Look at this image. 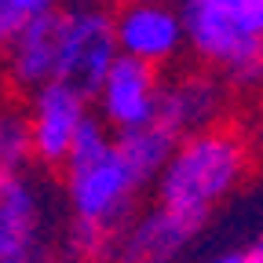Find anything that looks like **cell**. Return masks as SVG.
<instances>
[{
  "instance_id": "obj_2",
  "label": "cell",
  "mask_w": 263,
  "mask_h": 263,
  "mask_svg": "<svg viewBox=\"0 0 263 263\" xmlns=\"http://www.w3.org/2000/svg\"><path fill=\"white\" fill-rule=\"evenodd\" d=\"M249 143L234 128H201L176 139L168 161L154 176L157 205L183 216L201 230L209 216L227 201L249 176Z\"/></svg>"
},
{
  "instance_id": "obj_3",
  "label": "cell",
  "mask_w": 263,
  "mask_h": 263,
  "mask_svg": "<svg viewBox=\"0 0 263 263\" xmlns=\"http://www.w3.org/2000/svg\"><path fill=\"white\" fill-rule=\"evenodd\" d=\"M183 44H190L205 62L219 66L238 84L259 77L263 37L241 29L223 0H179Z\"/></svg>"
},
{
  "instance_id": "obj_18",
  "label": "cell",
  "mask_w": 263,
  "mask_h": 263,
  "mask_svg": "<svg viewBox=\"0 0 263 263\" xmlns=\"http://www.w3.org/2000/svg\"><path fill=\"white\" fill-rule=\"evenodd\" d=\"M81 4H95V0H81Z\"/></svg>"
},
{
  "instance_id": "obj_7",
  "label": "cell",
  "mask_w": 263,
  "mask_h": 263,
  "mask_svg": "<svg viewBox=\"0 0 263 263\" xmlns=\"http://www.w3.org/2000/svg\"><path fill=\"white\" fill-rule=\"evenodd\" d=\"M157 91H161V77L157 66H146L139 59L117 55L110 62V70L103 73L95 95L99 99V114H103V124L114 132H128L150 124L157 114Z\"/></svg>"
},
{
  "instance_id": "obj_15",
  "label": "cell",
  "mask_w": 263,
  "mask_h": 263,
  "mask_svg": "<svg viewBox=\"0 0 263 263\" xmlns=\"http://www.w3.org/2000/svg\"><path fill=\"white\" fill-rule=\"evenodd\" d=\"M205 263H263V245L252 241V245H245V249H227V252H216V256L205 259Z\"/></svg>"
},
{
  "instance_id": "obj_12",
  "label": "cell",
  "mask_w": 263,
  "mask_h": 263,
  "mask_svg": "<svg viewBox=\"0 0 263 263\" xmlns=\"http://www.w3.org/2000/svg\"><path fill=\"white\" fill-rule=\"evenodd\" d=\"M114 143H117L121 157L128 161V168L139 176V183L150 186L154 176L161 172V164L168 161V154L176 146V136L168 128H161L157 121H150V124L128 128V132H114Z\"/></svg>"
},
{
  "instance_id": "obj_11",
  "label": "cell",
  "mask_w": 263,
  "mask_h": 263,
  "mask_svg": "<svg viewBox=\"0 0 263 263\" xmlns=\"http://www.w3.org/2000/svg\"><path fill=\"white\" fill-rule=\"evenodd\" d=\"M219 110H223V88L205 73H186L176 77L172 84H161L154 121L168 128L176 139H183L190 132L212 128L219 121Z\"/></svg>"
},
{
  "instance_id": "obj_9",
  "label": "cell",
  "mask_w": 263,
  "mask_h": 263,
  "mask_svg": "<svg viewBox=\"0 0 263 263\" xmlns=\"http://www.w3.org/2000/svg\"><path fill=\"white\" fill-rule=\"evenodd\" d=\"M194 234H197L194 223L154 205L143 216H132L117 230L110 256H114V263H176Z\"/></svg>"
},
{
  "instance_id": "obj_1",
  "label": "cell",
  "mask_w": 263,
  "mask_h": 263,
  "mask_svg": "<svg viewBox=\"0 0 263 263\" xmlns=\"http://www.w3.org/2000/svg\"><path fill=\"white\" fill-rule=\"evenodd\" d=\"M59 168L66 172V205L73 212L70 249L81 259L110 252L117 230L136 216L143 190L139 176L121 157L110 128L88 114Z\"/></svg>"
},
{
  "instance_id": "obj_6",
  "label": "cell",
  "mask_w": 263,
  "mask_h": 263,
  "mask_svg": "<svg viewBox=\"0 0 263 263\" xmlns=\"http://www.w3.org/2000/svg\"><path fill=\"white\" fill-rule=\"evenodd\" d=\"M0 263H44V194L26 172H0Z\"/></svg>"
},
{
  "instance_id": "obj_4",
  "label": "cell",
  "mask_w": 263,
  "mask_h": 263,
  "mask_svg": "<svg viewBox=\"0 0 263 263\" xmlns=\"http://www.w3.org/2000/svg\"><path fill=\"white\" fill-rule=\"evenodd\" d=\"M114 59H117V41H114L110 11H103L99 4H73L70 11H62L55 81L70 84L73 91L91 99Z\"/></svg>"
},
{
  "instance_id": "obj_13",
  "label": "cell",
  "mask_w": 263,
  "mask_h": 263,
  "mask_svg": "<svg viewBox=\"0 0 263 263\" xmlns=\"http://www.w3.org/2000/svg\"><path fill=\"white\" fill-rule=\"evenodd\" d=\"M33 161L29 124L22 110H0V172H26Z\"/></svg>"
},
{
  "instance_id": "obj_16",
  "label": "cell",
  "mask_w": 263,
  "mask_h": 263,
  "mask_svg": "<svg viewBox=\"0 0 263 263\" xmlns=\"http://www.w3.org/2000/svg\"><path fill=\"white\" fill-rule=\"evenodd\" d=\"M59 0H26V8H29V15H41V11H48V8H55Z\"/></svg>"
},
{
  "instance_id": "obj_14",
  "label": "cell",
  "mask_w": 263,
  "mask_h": 263,
  "mask_svg": "<svg viewBox=\"0 0 263 263\" xmlns=\"http://www.w3.org/2000/svg\"><path fill=\"white\" fill-rule=\"evenodd\" d=\"M26 18H33L26 0H0V41H8Z\"/></svg>"
},
{
  "instance_id": "obj_17",
  "label": "cell",
  "mask_w": 263,
  "mask_h": 263,
  "mask_svg": "<svg viewBox=\"0 0 263 263\" xmlns=\"http://www.w3.org/2000/svg\"><path fill=\"white\" fill-rule=\"evenodd\" d=\"M0 62H4V41H0Z\"/></svg>"
},
{
  "instance_id": "obj_10",
  "label": "cell",
  "mask_w": 263,
  "mask_h": 263,
  "mask_svg": "<svg viewBox=\"0 0 263 263\" xmlns=\"http://www.w3.org/2000/svg\"><path fill=\"white\" fill-rule=\"evenodd\" d=\"M59 37H62V11L59 8H48L41 15L26 18L11 37L4 41L8 44V77L15 88H41L48 81H55V70H59Z\"/></svg>"
},
{
  "instance_id": "obj_5",
  "label": "cell",
  "mask_w": 263,
  "mask_h": 263,
  "mask_svg": "<svg viewBox=\"0 0 263 263\" xmlns=\"http://www.w3.org/2000/svg\"><path fill=\"white\" fill-rule=\"evenodd\" d=\"M84 117H88V99L81 91H73L70 84L48 81L41 88H33L29 110H26L33 161L59 168V164L66 161V154H70Z\"/></svg>"
},
{
  "instance_id": "obj_19",
  "label": "cell",
  "mask_w": 263,
  "mask_h": 263,
  "mask_svg": "<svg viewBox=\"0 0 263 263\" xmlns=\"http://www.w3.org/2000/svg\"><path fill=\"white\" fill-rule=\"evenodd\" d=\"M136 4H143V0H136Z\"/></svg>"
},
{
  "instance_id": "obj_8",
  "label": "cell",
  "mask_w": 263,
  "mask_h": 263,
  "mask_svg": "<svg viewBox=\"0 0 263 263\" xmlns=\"http://www.w3.org/2000/svg\"><path fill=\"white\" fill-rule=\"evenodd\" d=\"M114 41L117 55L139 59L146 66L172 62L183 51V22L179 11L168 8L164 0H128V4L114 15Z\"/></svg>"
}]
</instances>
